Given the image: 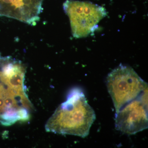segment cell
Instances as JSON below:
<instances>
[{"mask_svg":"<svg viewBox=\"0 0 148 148\" xmlns=\"http://www.w3.org/2000/svg\"><path fill=\"white\" fill-rule=\"evenodd\" d=\"M96 119L95 111L89 105L84 93L79 88L69 91L66 101L56 109L49 120L47 130L85 138Z\"/></svg>","mask_w":148,"mask_h":148,"instance_id":"1","label":"cell"},{"mask_svg":"<svg viewBox=\"0 0 148 148\" xmlns=\"http://www.w3.org/2000/svg\"><path fill=\"white\" fill-rule=\"evenodd\" d=\"M107 86L116 113L148 91V84L134 69L120 64L108 75Z\"/></svg>","mask_w":148,"mask_h":148,"instance_id":"2","label":"cell"},{"mask_svg":"<svg viewBox=\"0 0 148 148\" xmlns=\"http://www.w3.org/2000/svg\"><path fill=\"white\" fill-rule=\"evenodd\" d=\"M63 8L70 19L72 34L77 38L93 33L107 14L104 8L89 1L67 0Z\"/></svg>","mask_w":148,"mask_h":148,"instance_id":"3","label":"cell"},{"mask_svg":"<svg viewBox=\"0 0 148 148\" xmlns=\"http://www.w3.org/2000/svg\"><path fill=\"white\" fill-rule=\"evenodd\" d=\"M115 127L124 134L134 135L147 129L148 91L116 113Z\"/></svg>","mask_w":148,"mask_h":148,"instance_id":"4","label":"cell"},{"mask_svg":"<svg viewBox=\"0 0 148 148\" xmlns=\"http://www.w3.org/2000/svg\"><path fill=\"white\" fill-rule=\"evenodd\" d=\"M44 0H0V16L34 26L39 21Z\"/></svg>","mask_w":148,"mask_h":148,"instance_id":"5","label":"cell"},{"mask_svg":"<svg viewBox=\"0 0 148 148\" xmlns=\"http://www.w3.org/2000/svg\"><path fill=\"white\" fill-rule=\"evenodd\" d=\"M18 109L10 108L5 110L2 113L0 114L1 124L5 126H9L18 121Z\"/></svg>","mask_w":148,"mask_h":148,"instance_id":"6","label":"cell"},{"mask_svg":"<svg viewBox=\"0 0 148 148\" xmlns=\"http://www.w3.org/2000/svg\"><path fill=\"white\" fill-rule=\"evenodd\" d=\"M7 88L5 87L3 84L0 83V114L2 113L5 110L4 100L6 93Z\"/></svg>","mask_w":148,"mask_h":148,"instance_id":"7","label":"cell"},{"mask_svg":"<svg viewBox=\"0 0 148 148\" xmlns=\"http://www.w3.org/2000/svg\"><path fill=\"white\" fill-rule=\"evenodd\" d=\"M18 121H26L28 120L30 117L28 110L23 107L18 109Z\"/></svg>","mask_w":148,"mask_h":148,"instance_id":"8","label":"cell"}]
</instances>
